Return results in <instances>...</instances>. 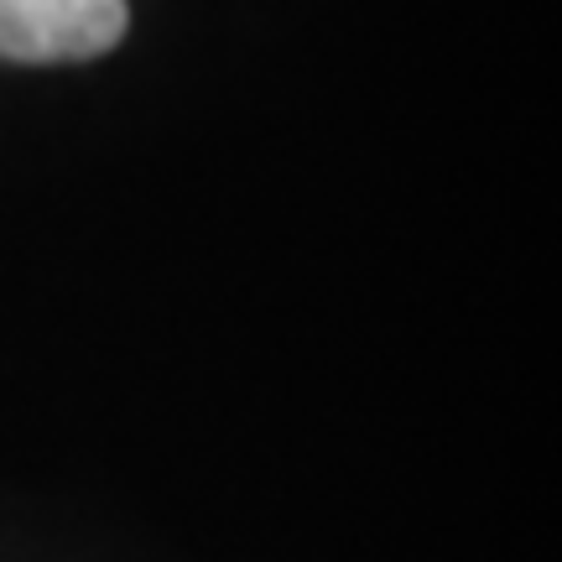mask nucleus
Returning a JSON list of instances; mask_svg holds the SVG:
<instances>
[{"label": "nucleus", "mask_w": 562, "mask_h": 562, "mask_svg": "<svg viewBox=\"0 0 562 562\" xmlns=\"http://www.w3.org/2000/svg\"><path fill=\"white\" fill-rule=\"evenodd\" d=\"M125 0H0L5 63H89L125 37Z\"/></svg>", "instance_id": "obj_1"}]
</instances>
